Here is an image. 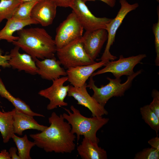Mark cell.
<instances>
[{"label": "cell", "instance_id": "obj_1", "mask_svg": "<svg viewBox=\"0 0 159 159\" xmlns=\"http://www.w3.org/2000/svg\"><path fill=\"white\" fill-rule=\"evenodd\" d=\"M62 114L53 112L48 118L50 125L41 132L31 134L35 145L46 152L71 153L75 149L76 137L71 132V127Z\"/></svg>", "mask_w": 159, "mask_h": 159}, {"label": "cell", "instance_id": "obj_2", "mask_svg": "<svg viewBox=\"0 0 159 159\" xmlns=\"http://www.w3.org/2000/svg\"><path fill=\"white\" fill-rule=\"evenodd\" d=\"M17 32L18 39L12 43L34 60L54 57L57 48L54 39L44 29L23 28Z\"/></svg>", "mask_w": 159, "mask_h": 159}, {"label": "cell", "instance_id": "obj_3", "mask_svg": "<svg viewBox=\"0 0 159 159\" xmlns=\"http://www.w3.org/2000/svg\"><path fill=\"white\" fill-rule=\"evenodd\" d=\"M63 108L68 114L63 113L62 116L71 125V132L76 134L77 142L80 139V136L83 135L84 138L98 143L100 140L97 136V132L108 122L109 118L102 116L85 117L73 105L70 107L72 112L69 109Z\"/></svg>", "mask_w": 159, "mask_h": 159}, {"label": "cell", "instance_id": "obj_4", "mask_svg": "<svg viewBox=\"0 0 159 159\" xmlns=\"http://www.w3.org/2000/svg\"><path fill=\"white\" fill-rule=\"evenodd\" d=\"M142 72V70L140 69L128 76L127 80L123 83H121L120 78L113 79L107 77L109 83L100 87L96 86L93 77L91 76L87 87L93 90L94 93L92 96L100 104L105 107L112 97L123 96L125 91L131 87L133 79Z\"/></svg>", "mask_w": 159, "mask_h": 159}, {"label": "cell", "instance_id": "obj_5", "mask_svg": "<svg viewBox=\"0 0 159 159\" xmlns=\"http://www.w3.org/2000/svg\"><path fill=\"white\" fill-rule=\"evenodd\" d=\"M56 53L61 64L67 69L96 62L85 52L82 37L71 42L61 48L57 49Z\"/></svg>", "mask_w": 159, "mask_h": 159}, {"label": "cell", "instance_id": "obj_6", "mask_svg": "<svg viewBox=\"0 0 159 159\" xmlns=\"http://www.w3.org/2000/svg\"><path fill=\"white\" fill-rule=\"evenodd\" d=\"M121 7L115 17L112 19L107 24L106 30L108 37L107 42L104 51L100 59L101 61L107 62L113 61L117 57L112 55L110 49L115 42L117 31L127 14L130 12L135 10L139 6L136 3L132 4H129L126 0H120Z\"/></svg>", "mask_w": 159, "mask_h": 159}, {"label": "cell", "instance_id": "obj_7", "mask_svg": "<svg viewBox=\"0 0 159 159\" xmlns=\"http://www.w3.org/2000/svg\"><path fill=\"white\" fill-rule=\"evenodd\" d=\"M83 30L75 14L72 11L57 29L54 40L57 49L81 38Z\"/></svg>", "mask_w": 159, "mask_h": 159}, {"label": "cell", "instance_id": "obj_8", "mask_svg": "<svg viewBox=\"0 0 159 159\" xmlns=\"http://www.w3.org/2000/svg\"><path fill=\"white\" fill-rule=\"evenodd\" d=\"M146 57L145 54L127 58L121 55L118 60L108 62L104 68L93 72L91 76L93 77L107 72L112 73L115 78H120L124 75L130 76L134 73L133 69L135 67Z\"/></svg>", "mask_w": 159, "mask_h": 159}, {"label": "cell", "instance_id": "obj_9", "mask_svg": "<svg viewBox=\"0 0 159 159\" xmlns=\"http://www.w3.org/2000/svg\"><path fill=\"white\" fill-rule=\"evenodd\" d=\"M83 0H75L70 8L86 31H92L100 29H105L112 19L98 17L89 10Z\"/></svg>", "mask_w": 159, "mask_h": 159}, {"label": "cell", "instance_id": "obj_10", "mask_svg": "<svg viewBox=\"0 0 159 159\" xmlns=\"http://www.w3.org/2000/svg\"><path fill=\"white\" fill-rule=\"evenodd\" d=\"M67 80V76L56 79L52 81L50 86L39 92V95L49 100L47 107V110H51L57 108L58 106H66L68 105L64 100L67 95L70 85H64Z\"/></svg>", "mask_w": 159, "mask_h": 159}, {"label": "cell", "instance_id": "obj_11", "mask_svg": "<svg viewBox=\"0 0 159 159\" xmlns=\"http://www.w3.org/2000/svg\"><path fill=\"white\" fill-rule=\"evenodd\" d=\"M86 83L83 86L77 87L69 85L67 94L69 97H73L77 102V104L88 108L91 112L92 117H101L108 114L104 107L100 104L88 93Z\"/></svg>", "mask_w": 159, "mask_h": 159}, {"label": "cell", "instance_id": "obj_12", "mask_svg": "<svg viewBox=\"0 0 159 159\" xmlns=\"http://www.w3.org/2000/svg\"><path fill=\"white\" fill-rule=\"evenodd\" d=\"M108 34L105 29L86 31L82 39L84 49L87 54L94 60L98 56L105 41Z\"/></svg>", "mask_w": 159, "mask_h": 159}, {"label": "cell", "instance_id": "obj_13", "mask_svg": "<svg viewBox=\"0 0 159 159\" xmlns=\"http://www.w3.org/2000/svg\"><path fill=\"white\" fill-rule=\"evenodd\" d=\"M57 7L51 0H39L32 9L31 19L42 26L50 25L56 16Z\"/></svg>", "mask_w": 159, "mask_h": 159}, {"label": "cell", "instance_id": "obj_14", "mask_svg": "<svg viewBox=\"0 0 159 159\" xmlns=\"http://www.w3.org/2000/svg\"><path fill=\"white\" fill-rule=\"evenodd\" d=\"M108 62L101 61L87 65L71 67L66 71L67 81L73 86L81 87L84 86L92 74L98 68L105 66Z\"/></svg>", "mask_w": 159, "mask_h": 159}, {"label": "cell", "instance_id": "obj_15", "mask_svg": "<svg viewBox=\"0 0 159 159\" xmlns=\"http://www.w3.org/2000/svg\"><path fill=\"white\" fill-rule=\"evenodd\" d=\"M34 60L38 69L37 74L43 79L52 81L61 76L67 75L66 71L60 66L59 61L55 57L42 60L37 59Z\"/></svg>", "mask_w": 159, "mask_h": 159}, {"label": "cell", "instance_id": "obj_16", "mask_svg": "<svg viewBox=\"0 0 159 159\" xmlns=\"http://www.w3.org/2000/svg\"><path fill=\"white\" fill-rule=\"evenodd\" d=\"M19 49L18 47L15 46L10 52V58L9 62L11 67L32 75L37 74L38 69L35 61L29 54L20 53Z\"/></svg>", "mask_w": 159, "mask_h": 159}, {"label": "cell", "instance_id": "obj_17", "mask_svg": "<svg viewBox=\"0 0 159 159\" xmlns=\"http://www.w3.org/2000/svg\"><path fill=\"white\" fill-rule=\"evenodd\" d=\"M13 110L14 134L21 135L24 131L29 129L35 130L42 132L48 127L39 124L34 118L33 116L24 113L15 108Z\"/></svg>", "mask_w": 159, "mask_h": 159}, {"label": "cell", "instance_id": "obj_18", "mask_svg": "<svg viewBox=\"0 0 159 159\" xmlns=\"http://www.w3.org/2000/svg\"><path fill=\"white\" fill-rule=\"evenodd\" d=\"M79 155L82 159H107V153L98 143L84 138L81 143L77 147Z\"/></svg>", "mask_w": 159, "mask_h": 159}, {"label": "cell", "instance_id": "obj_19", "mask_svg": "<svg viewBox=\"0 0 159 159\" xmlns=\"http://www.w3.org/2000/svg\"><path fill=\"white\" fill-rule=\"evenodd\" d=\"M38 24L37 21L32 19L22 20L12 17L10 18L7 20L4 26L0 30V41L4 40L8 42L12 43L18 39V36L13 35L14 32L27 26Z\"/></svg>", "mask_w": 159, "mask_h": 159}, {"label": "cell", "instance_id": "obj_20", "mask_svg": "<svg viewBox=\"0 0 159 159\" xmlns=\"http://www.w3.org/2000/svg\"><path fill=\"white\" fill-rule=\"evenodd\" d=\"M0 95L9 101L15 108L23 113L32 116L44 117L43 115L35 112L31 109L29 105L19 98L13 96L7 90L0 77Z\"/></svg>", "mask_w": 159, "mask_h": 159}, {"label": "cell", "instance_id": "obj_21", "mask_svg": "<svg viewBox=\"0 0 159 159\" xmlns=\"http://www.w3.org/2000/svg\"><path fill=\"white\" fill-rule=\"evenodd\" d=\"M13 110L7 112L0 110V132L3 142H8L14 134V130Z\"/></svg>", "mask_w": 159, "mask_h": 159}, {"label": "cell", "instance_id": "obj_22", "mask_svg": "<svg viewBox=\"0 0 159 159\" xmlns=\"http://www.w3.org/2000/svg\"><path fill=\"white\" fill-rule=\"evenodd\" d=\"M11 138L16 146L20 159H31L30 152L32 148L36 145L34 143L29 141L26 134L22 137H19L14 134Z\"/></svg>", "mask_w": 159, "mask_h": 159}, {"label": "cell", "instance_id": "obj_23", "mask_svg": "<svg viewBox=\"0 0 159 159\" xmlns=\"http://www.w3.org/2000/svg\"><path fill=\"white\" fill-rule=\"evenodd\" d=\"M22 3L20 0H0V24L4 20L12 18L17 7Z\"/></svg>", "mask_w": 159, "mask_h": 159}, {"label": "cell", "instance_id": "obj_24", "mask_svg": "<svg viewBox=\"0 0 159 159\" xmlns=\"http://www.w3.org/2000/svg\"><path fill=\"white\" fill-rule=\"evenodd\" d=\"M140 110L143 119L158 135L159 131V117L150 108L148 105L141 107Z\"/></svg>", "mask_w": 159, "mask_h": 159}, {"label": "cell", "instance_id": "obj_25", "mask_svg": "<svg viewBox=\"0 0 159 159\" xmlns=\"http://www.w3.org/2000/svg\"><path fill=\"white\" fill-rule=\"evenodd\" d=\"M39 1L34 0L22 3L15 11L12 17L22 20L31 19L32 9L35 4Z\"/></svg>", "mask_w": 159, "mask_h": 159}, {"label": "cell", "instance_id": "obj_26", "mask_svg": "<svg viewBox=\"0 0 159 159\" xmlns=\"http://www.w3.org/2000/svg\"><path fill=\"white\" fill-rule=\"evenodd\" d=\"M134 159H159V151L151 147L143 149L135 154Z\"/></svg>", "mask_w": 159, "mask_h": 159}, {"label": "cell", "instance_id": "obj_27", "mask_svg": "<svg viewBox=\"0 0 159 159\" xmlns=\"http://www.w3.org/2000/svg\"><path fill=\"white\" fill-rule=\"evenodd\" d=\"M157 10L158 20L157 22L154 24L153 26V32L155 36V44L156 56L155 60L156 66L159 65V10Z\"/></svg>", "mask_w": 159, "mask_h": 159}, {"label": "cell", "instance_id": "obj_28", "mask_svg": "<svg viewBox=\"0 0 159 159\" xmlns=\"http://www.w3.org/2000/svg\"><path fill=\"white\" fill-rule=\"evenodd\" d=\"M151 96L153 100L148 105L149 107L159 117V92L156 89H153L152 92Z\"/></svg>", "mask_w": 159, "mask_h": 159}, {"label": "cell", "instance_id": "obj_29", "mask_svg": "<svg viewBox=\"0 0 159 159\" xmlns=\"http://www.w3.org/2000/svg\"><path fill=\"white\" fill-rule=\"evenodd\" d=\"M10 58L9 54L3 55L2 50L0 48V66L4 68L10 67L9 62Z\"/></svg>", "mask_w": 159, "mask_h": 159}, {"label": "cell", "instance_id": "obj_30", "mask_svg": "<svg viewBox=\"0 0 159 159\" xmlns=\"http://www.w3.org/2000/svg\"><path fill=\"white\" fill-rule=\"evenodd\" d=\"M57 6L64 7H70L75 0H51Z\"/></svg>", "mask_w": 159, "mask_h": 159}, {"label": "cell", "instance_id": "obj_31", "mask_svg": "<svg viewBox=\"0 0 159 159\" xmlns=\"http://www.w3.org/2000/svg\"><path fill=\"white\" fill-rule=\"evenodd\" d=\"M148 142L151 148L159 151V137L158 135L149 140Z\"/></svg>", "mask_w": 159, "mask_h": 159}, {"label": "cell", "instance_id": "obj_32", "mask_svg": "<svg viewBox=\"0 0 159 159\" xmlns=\"http://www.w3.org/2000/svg\"><path fill=\"white\" fill-rule=\"evenodd\" d=\"M17 149L14 147L11 148L9 150V153L11 159H20L19 156L16 154Z\"/></svg>", "mask_w": 159, "mask_h": 159}, {"label": "cell", "instance_id": "obj_33", "mask_svg": "<svg viewBox=\"0 0 159 159\" xmlns=\"http://www.w3.org/2000/svg\"><path fill=\"white\" fill-rule=\"evenodd\" d=\"M85 1H95L97 0H83ZM101 1L107 4L111 7H114L116 4V0H98Z\"/></svg>", "mask_w": 159, "mask_h": 159}, {"label": "cell", "instance_id": "obj_34", "mask_svg": "<svg viewBox=\"0 0 159 159\" xmlns=\"http://www.w3.org/2000/svg\"><path fill=\"white\" fill-rule=\"evenodd\" d=\"M0 159H11L9 153L6 150L4 149L0 152Z\"/></svg>", "mask_w": 159, "mask_h": 159}, {"label": "cell", "instance_id": "obj_35", "mask_svg": "<svg viewBox=\"0 0 159 159\" xmlns=\"http://www.w3.org/2000/svg\"><path fill=\"white\" fill-rule=\"evenodd\" d=\"M22 2H26L29 1L34 0H20Z\"/></svg>", "mask_w": 159, "mask_h": 159}, {"label": "cell", "instance_id": "obj_36", "mask_svg": "<svg viewBox=\"0 0 159 159\" xmlns=\"http://www.w3.org/2000/svg\"><path fill=\"white\" fill-rule=\"evenodd\" d=\"M1 71V70L0 69V72Z\"/></svg>", "mask_w": 159, "mask_h": 159}]
</instances>
